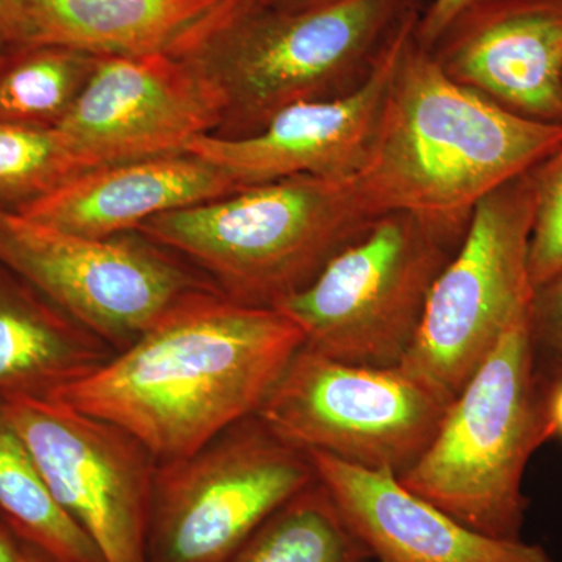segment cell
<instances>
[{
    "mask_svg": "<svg viewBox=\"0 0 562 562\" xmlns=\"http://www.w3.org/2000/svg\"><path fill=\"white\" fill-rule=\"evenodd\" d=\"M303 344L279 310L202 291L50 397L131 432L162 464L255 416Z\"/></svg>",
    "mask_w": 562,
    "mask_h": 562,
    "instance_id": "1",
    "label": "cell"
},
{
    "mask_svg": "<svg viewBox=\"0 0 562 562\" xmlns=\"http://www.w3.org/2000/svg\"><path fill=\"white\" fill-rule=\"evenodd\" d=\"M414 32L395 66L371 154L353 181L376 214L471 220L486 195L560 147L562 125L525 120L462 87Z\"/></svg>",
    "mask_w": 562,
    "mask_h": 562,
    "instance_id": "2",
    "label": "cell"
},
{
    "mask_svg": "<svg viewBox=\"0 0 562 562\" xmlns=\"http://www.w3.org/2000/svg\"><path fill=\"white\" fill-rule=\"evenodd\" d=\"M380 216L353 179L292 176L158 214L136 232L198 266L233 301L273 308Z\"/></svg>",
    "mask_w": 562,
    "mask_h": 562,
    "instance_id": "3",
    "label": "cell"
},
{
    "mask_svg": "<svg viewBox=\"0 0 562 562\" xmlns=\"http://www.w3.org/2000/svg\"><path fill=\"white\" fill-rule=\"evenodd\" d=\"M419 0H335L305 10L268 2L232 21L190 58L220 88V133L260 132L295 103L350 94L372 76Z\"/></svg>",
    "mask_w": 562,
    "mask_h": 562,
    "instance_id": "4",
    "label": "cell"
},
{
    "mask_svg": "<svg viewBox=\"0 0 562 562\" xmlns=\"http://www.w3.org/2000/svg\"><path fill=\"white\" fill-rule=\"evenodd\" d=\"M528 313L495 344L447 406L427 449L398 475L465 527L498 539H522L525 469L553 438L550 383L536 366Z\"/></svg>",
    "mask_w": 562,
    "mask_h": 562,
    "instance_id": "5",
    "label": "cell"
},
{
    "mask_svg": "<svg viewBox=\"0 0 562 562\" xmlns=\"http://www.w3.org/2000/svg\"><path fill=\"white\" fill-rule=\"evenodd\" d=\"M471 220L382 214L305 290L273 308L302 328L305 347L333 360L397 368L419 335L435 281Z\"/></svg>",
    "mask_w": 562,
    "mask_h": 562,
    "instance_id": "6",
    "label": "cell"
},
{
    "mask_svg": "<svg viewBox=\"0 0 562 562\" xmlns=\"http://www.w3.org/2000/svg\"><path fill=\"white\" fill-rule=\"evenodd\" d=\"M538 166L475 206L460 249L435 281L419 335L401 364L446 403L530 310L528 247Z\"/></svg>",
    "mask_w": 562,
    "mask_h": 562,
    "instance_id": "7",
    "label": "cell"
},
{
    "mask_svg": "<svg viewBox=\"0 0 562 562\" xmlns=\"http://www.w3.org/2000/svg\"><path fill=\"white\" fill-rule=\"evenodd\" d=\"M316 480L308 454L257 416L239 420L190 457L158 464L149 562H225Z\"/></svg>",
    "mask_w": 562,
    "mask_h": 562,
    "instance_id": "8",
    "label": "cell"
},
{
    "mask_svg": "<svg viewBox=\"0 0 562 562\" xmlns=\"http://www.w3.org/2000/svg\"><path fill=\"white\" fill-rule=\"evenodd\" d=\"M449 403L397 368L333 360L303 344L255 413L281 441L402 475Z\"/></svg>",
    "mask_w": 562,
    "mask_h": 562,
    "instance_id": "9",
    "label": "cell"
},
{
    "mask_svg": "<svg viewBox=\"0 0 562 562\" xmlns=\"http://www.w3.org/2000/svg\"><path fill=\"white\" fill-rule=\"evenodd\" d=\"M0 262L114 351L173 306L217 290L209 277L143 238H87L0 210Z\"/></svg>",
    "mask_w": 562,
    "mask_h": 562,
    "instance_id": "10",
    "label": "cell"
},
{
    "mask_svg": "<svg viewBox=\"0 0 562 562\" xmlns=\"http://www.w3.org/2000/svg\"><path fill=\"white\" fill-rule=\"evenodd\" d=\"M58 505L105 562H149L158 461L131 432L50 395L0 397Z\"/></svg>",
    "mask_w": 562,
    "mask_h": 562,
    "instance_id": "11",
    "label": "cell"
},
{
    "mask_svg": "<svg viewBox=\"0 0 562 562\" xmlns=\"http://www.w3.org/2000/svg\"><path fill=\"white\" fill-rule=\"evenodd\" d=\"M224 113L220 88L190 57H98L57 128L91 171L184 154Z\"/></svg>",
    "mask_w": 562,
    "mask_h": 562,
    "instance_id": "12",
    "label": "cell"
},
{
    "mask_svg": "<svg viewBox=\"0 0 562 562\" xmlns=\"http://www.w3.org/2000/svg\"><path fill=\"white\" fill-rule=\"evenodd\" d=\"M419 16L420 11L403 25L358 90L327 101L295 103L250 136H199L184 154L217 166L241 190L292 176L353 179L371 154L395 66Z\"/></svg>",
    "mask_w": 562,
    "mask_h": 562,
    "instance_id": "13",
    "label": "cell"
},
{
    "mask_svg": "<svg viewBox=\"0 0 562 562\" xmlns=\"http://www.w3.org/2000/svg\"><path fill=\"white\" fill-rule=\"evenodd\" d=\"M443 72L525 120L562 125V0H495L430 49Z\"/></svg>",
    "mask_w": 562,
    "mask_h": 562,
    "instance_id": "14",
    "label": "cell"
},
{
    "mask_svg": "<svg viewBox=\"0 0 562 562\" xmlns=\"http://www.w3.org/2000/svg\"><path fill=\"white\" fill-rule=\"evenodd\" d=\"M314 472L373 562H554L522 539L465 527L403 486L395 473L310 452Z\"/></svg>",
    "mask_w": 562,
    "mask_h": 562,
    "instance_id": "15",
    "label": "cell"
},
{
    "mask_svg": "<svg viewBox=\"0 0 562 562\" xmlns=\"http://www.w3.org/2000/svg\"><path fill=\"white\" fill-rule=\"evenodd\" d=\"M239 190L228 173L202 158L165 155L81 172L16 213L72 235L113 238L158 214Z\"/></svg>",
    "mask_w": 562,
    "mask_h": 562,
    "instance_id": "16",
    "label": "cell"
},
{
    "mask_svg": "<svg viewBox=\"0 0 562 562\" xmlns=\"http://www.w3.org/2000/svg\"><path fill=\"white\" fill-rule=\"evenodd\" d=\"M265 2L24 0L25 44H55L95 57H191L236 18Z\"/></svg>",
    "mask_w": 562,
    "mask_h": 562,
    "instance_id": "17",
    "label": "cell"
},
{
    "mask_svg": "<svg viewBox=\"0 0 562 562\" xmlns=\"http://www.w3.org/2000/svg\"><path fill=\"white\" fill-rule=\"evenodd\" d=\"M114 353L0 262V397L54 394Z\"/></svg>",
    "mask_w": 562,
    "mask_h": 562,
    "instance_id": "18",
    "label": "cell"
},
{
    "mask_svg": "<svg viewBox=\"0 0 562 562\" xmlns=\"http://www.w3.org/2000/svg\"><path fill=\"white\" fill-rule=\"evenodd\" d=\"M0 520L52 562H105L44 482L0 402Z\"/></svg>",
    "mask_w": 562,
    "mask_h": 562,
    "instance_id": "19",
    "label": "cell"
},
{
    "mask_svg": "<svg viewBox=\"0 0 562 562\" xmlns=\"http://www.w3.org/2000/svg\"><path fill=\"white\" fill-rule=\"evenodd\" d=\"M225 562H373L316 480L273 513Z\"/></svg>",
    "mask_w": 562,
    "mask_h": 562,
    "instance_id": "20",
    "label": "cell"
},
{
    "mask_svg": "<svg viewBox=\"0 0 562 562\" xmlns=\"http://www.w3.org/2000/svg\"><path fill=\"white\" fill-rule=\"evenodd\" d=\"M95 58L55 44L0 52V122L57 127L90 79Z\"/></svg>",
    "mask_w": 562,
    "mask_h": 562,
    "instance_id": "21",
    "label": "cell"
},
{
    "mask_svg": "<svg viewBox=\"0 0 562 562\" xmlns=\"http://www.w3.org/2000/svg\"><path fill=\"white\" fill-rule=\"evenodd\" d=\"M87 171L57 127L0 122V210L16 211Z\"/></svg>",
    "mask_w": 562,
    "mask_h": 562,
    "instance_id": "22",
    "label": "cell"
},
{
    "mask_svg": "<svg viewBox=\"0 0 562 562\" xmlns=\"http://www.w3.org/2000/svg\"><path fill=\"white\" fill-rule=\"evenodd\" d=\"M562 271V143L536 169L535 213L528 247L532 290Z\"/></svg>",
    "mask_w": 562,
    "mask_h": 562,
    "instance_id": "23",
    "label": "cell"
},
{
    "mask_svg": "<svg viewBox=\"0 0 562 562\" xmlns=\"http://www.w3.org/2000/svg\"><path fill=\"white\" fill-rule=\"evenodd\" d=\"M528 322L536 366L552 384L562 375V271L532 290Z\"/></svg>",
    "mask_w": 562,
    "mask_h": 562,
    "instance_id": "24",
    "label": "cell"
},
{
    "mask_svg": "<svg viewBox=\"0 0 562 562\" xmlns=\"http://www.w3.org/2000/svg\"><path fill=\"white\" fill-rule=\"evenodd\" d=\"M491 2L495 0H431L420 11L414 36L422 47L430 50L462 14Z\"/></svg>",
    "mask_w": 562,
    "mask_h": 562,
    "instance_id": "25",
    "label": "cell"
},
{
    "mask_svg": "<svg viewBox=\"0 0 562 562\" xmlns=\"http://www.w3.org/2000/svg\"><path fill=\"white\" fill-rule=\"evenodd\" d=\"M25 41L24 0H0V52L24 46Z\"/></svg>",
    "mask_w": 562,
    "mask_h": 562,
    "instance_id": "26",
    "label": "cell"
},
{
    "mask_svg": "<svg viewBox=\"0 0 562 562\" xmlns=\"http://www.w3.org/2000/svg\"><path fill=\"white\" fill-rule=\"evenodd\" d=\"M0 562H52L0 520Z\"/></svg>",
    "mask_w": 562,
    "mask_h": 562,
    "instance_id": "27",
    "label": "cell"
},
{
    "mask_svg": "<svg viewBox=\"0 0 562 562\" xmlns=\"http://www.w3.org/2000/svg\"><path fill=\"white\" fill-rule=\"evenodd\" d=\"M547 413H549L552 436H558V438L562 439V375L550 384Z\"/></svg>",
    "mask_w": 562,
    "mask_h": 562,
    "instance_id": "28",
    "label": "cell"
},
{
    "mask_svg": "<svg viewBox=\"0 0 562 562\" xmlns=\"http://www.w3.org/2000/svg\"><path fill=\"white\" fill-rule=\"evenodd\" d=\"M330 2L335 0H269V5L280 10H305Z\"/></svg>",
    "mask_w": 562,
    "mask_h": 562,
    "instance_id": "29",
    "label": "cell"
}]
</instances>
